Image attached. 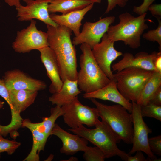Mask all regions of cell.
<instances>
[{
    "label": "cell",
    "instance_id": "cell-1",
    "mask_svg": "<svg viewBox=\"0 0 161 161\" xmlns=\"http://www.w3.org/2000/svg\"><path fill=\"white\" fill-rule=\"evenodd\" d=\"M49 46L54 51L59 66L61 78L76 80L77 64L76 51L71 37L72 31L63 26L47 25Z\"/></svg>",
    "mask_w": 161,
    "mask_h": 161
},
{
    "label": "cell",
    "instance_id": "cell-2",
    "mask_svg": "<svg viewBox=\"0 0 161 161\" xmlns=\"http://www.w3.org/2000/svg\"><path fill=\"white\" fill-rule=\"evenodd\" d=\"M95 126L94 129H91L80 125L77 128L68 130L99 148L103 152L105 159L117 156L123 160L127 161L128 154L120 149L117 145L121 140L106 122L102 119L101 121L99 120Z\"/></svg>",
    "mask_w": 161,
    "mask_h": 161
},
{
    "label": "cell",
    "instance_id": "cell-3",
    "mask_svg": "<svg viewBox=\"0 0 161 161\" xmlns=\"http://www.w3.org/2000/svg\"><path fill=\"white\" fill-rule=\"evenodd\" d=\"M146 13L135 17L126 12L120 14V21L114 25H111L106 32L108 38L114 42L122 41L124 44L133 49L138 48L141 45V36L148 28L145 23Z\"/></svg>",
    "mask_w": 161,
    "mask_h": 161
},
{
    "label": "cell",
    "instance_id": "cell-4",
    "mask_svg": "<svg viewBox=\"0 0 161 161\" xmlns=\"http://www.w3.org/2000/svg\"><path fill=\"white\" fill-rule=\"evenodd\" d=\"M80 69L78 72L77 81L79 88L85 93L97 90L111 80L103 72L95 61L92 49L85 43L81 44Z\"/></svg>",
    "mask_w": 161,
    "mask_h": 161
},
{
    "label": "cell",
    "instance_id": "cell-5",
    "mask_svg": "<svg viewBox=\"0 0 161 161\" xmlns=\"http://www.w3.org/2000/svg\"><path fill=\"white\" fill-rule=\"evenodd\" d=\"M96 106L99 117L105 121L117 136L124 142L132 144L133 133L131 114L122 106H111L90 99Z\"/></svg>",
    "mask_w": 161,
    "mask_h": 161
},
{
    "label": "cell",
    "instance_id": "cell-6",
    "mask_svg": "<svg viewBox=\"0 0 161 161\" xmlns=\"http://www.w3.org/2000/svg\"><path fill=\"white\" fill-rule=\"evenodd\" d=\"M153 71L129 67L114 74L117 87L127 100L136 102Z\"/></svg>",
    "mask_w": 161,
    "mask_h": 161
},
{
    "label": "cell",
    "instance_id": "cell-7",
    "mask_svg": "<svg viewBox=\"0 0 161 161\" xmlns=\"http://www.w3.org/2000/svg\"><path fill=\"white\" fill-rule=\"evenodd\" d=\"M61 108L64 122L71 129L83 125L88 127L94 126L99 120L97 108L83 105L77 97Z\"/></svg>",
    "mask_w": 161,
    "mask_h": 161
},
{
    "label": "cell",
    "instance_id": "cell-8",
    "mask_svg": "<svg viewBox=\"0 0 161 161\" xmlns=\"http://www.w3.org/2000/svg\"><path fill=\"white\" fill-rule=\"evenodd\" d=\"M132 109L131 114L133 125V146L128 154L131 155L137 151H140L148 156L147 161H161V158L157 157L151 150L148 144V135L152 133L144 121L140 111V106L134 102H132Z\"/></svg>",
    "mask_w": 161,
    "mask_h": 161
},
{
    "label": "cell",
    "instance_id": "cell-9",
    "mask_svg": "<svg viewBox=\"0 0 161 161\" xmlns=\"http://www.w3.org/2000/svg\"><path fill=\"white\" fill-rule=\"evenodd\" d=\"M36 23V21L32 19L26 28L17 31L16 39L12 44L15 52L26 53L49 46L47 33L38 30Z\"/></svg>",
    "mask_w": 161,
    "mask_h": 161
},
{
    "label": "cell",
    "instance_id": "cell-10",
    "mask_svg": "<svg viewBox=\"0 0 161 161\" xmlns=\"http://www.w3.org/2000/svg\"><path fill=\"white\" fill-rule=\"evenodd\" d=\"M115 19L114 16H111L100 18L94 22H86L83 25L81 32L73 38L72 41L73 44L77 46L85 43L92 49L100 42L109 27L114 22Z\"/></svg>",
    "mask_w": 161,
    "mask_h": 161
},
{
    "label": "cell",
    "instance_id": "cell-11",
    "mask_svg": "<svg viewBox=\"0 0 161 161\" xmlns=\"http://www.w3.org/2000/svg\"><path fill=\"white\" fill-rule=\"evenodd\" d=\"M101 39V41L92 49V52L96 62L107 77L111 80H114L111 65L123 54L115 49L114 42L108 38L106 33Z\"/></svg>",
    "mask_w": 161,
    "mask_h": 161
},
{
    "label": "cell",
    "instance_id": "cell-12",
    "mask_svg": "<svg viewBox=\"0 0 161 161\" xmlns=\"http://www.w3.org/2000/svg\"><path fill=\"white\" fill-rule=\"evenodd\" d=\"M52 0H22L26 5L16 8L18 21H26L37 19L47 25L56 27L58 25L50 18L48 5Z\"/></svg>",
    "mask_w": 161,
    "mask_h": 161
},
{
    "label": "cell",
    "instance_id": "cell-13",
    "mask_svg": "<svg viewBox=\"0 0 161 161\" xmlns=\"http://www.w3.org/2000/svg\"><path fill=\"white\" fill-rule=\"evenodd\" d=\"M13 111L11 112L10 125L14 128L20 127L23 119L20 113L32 104L36 97L38 91L27 90H9Z\"/></svg>",
    "mask_w": 161,
    "mask_h": 161
},
{
    "label": "cell",
    "instance_id": "cell-14",
    "mask_svg": "<svg viewBox=\"0 0 161 161\" xmlns=\"http://www.w3.org/2000/svg\"><path fill=\"white\" fill-rule=\"evenodd\" d=\"M3 80L9 90L38 91L45 89L47 86L44 81L32 78L18 69L6 72Z\"/></svg>",
    "mask_w": 161,
    "mask_h": 161
},
{
    "label": "cell",
    "instance_id": "cell-15",
    "mask_svg": "<svg viewBox=\"0 0 161 161\" xmlns=\"http://www.w3.org/2000/svg\"><path fill=\"white\" fill-rule=\"evenodd\" d=\"M155 51L151 54L143 52L137 53L134 56L131 53L126 52L122 59L111 66L113 71L118 72L127 67L139 68L155 71L154 61L157 55Z\"/></svg>",
    "mask_w": 161,
    "mask_h": 161
},
{
    "label": "cell",
    "instance_id": "cell-16",
    "mask_svg": "<svg viewBox=\"0 0 161 161\" xmlns=\"http://www.w3.org/2000/svg\"><path fill=\"white\" fill-rule=\"evenodd\" d=\"M38 50L40 53L41 60L46 69L47 75L51 81L49 92L52 94H54L60 90L63 83L60 77L55 55L49 46Z\"/></svg>",
    "mask_w": 161,
    "mask_h": 161
},
{
    "label": "cell",
    "instance_id": "cell-17",
    "mask_svg": "<svg viewBox=\"0 0 161 161\" xmlns=\"http://www.w3.org/2000/svg\"><path fill=\"white\" fill-rule=\"evenodd\" d=\"M58 137L62 143L60 150L61 153L72 155L79 151H84L88 147V141L77 134H71L62 129L55 123L51 132V135Z\"/></svg>",
    "mask_w": 161,
    "mask_h": 161
},
{
    "label": "cell",
    "instance_id": "cell-18",
    "mask_svg": "<svg viewBox=\"0 0 161 161\" xmlns=\"http://www.w3.org/2000/svg\"><path fill=\"white\" fill-rule=\"evenodd\" d=\"M83 97L86 99L95 98L112 101L120 104L131 113L132 104L126 99L118 90L116 81L112 80L106 86L95 91L85 93Z\"/></svg>",
    "mask_w": 161,
    "mask_h": 161
},
{
    "label": "cell",
    "instance_id": "cell-19",
    "mask_svg": "<svg viewBox=\"0 0 161 161\" xmlns=\"http://www.w3.org/2000/svg\"><path fill=\"white\" fill-rule=\"evenodd\" d=\"M21 127L29 129L32 134L33 138L31 150L23 161H39V153L44 150L48 137L43 131L40 123H34L28 119H23Z\"/></svg>",
    "mask_w": 161,
    "mask_h": 161
},
{
    "label": "cell",
    "instance_id": "cell-20",
    "mask_svg": "<svg viewBox=\"0 0 161 161\" xmlns=\"http://www.w3.org/2000/svg\"><path fill=\"white\" fill-rule=\"evenodd\" d=\"M94 4L92 3L82 9L61 15L51 13L49 16L58 25L70 29L76 36L80 32L82 20L86 13L92 9Z\"/></svg>",
    "mask_w": 161,
    "mask_h": 161
},
{
    "label": "cell",
    "instance_id": "cell-21",
    "mask_svg": "<svg viewBox=\"0 0 161 161\" xmlns=\"http://www.w3.org/2000/svg\"><path fill=\"white\" fill-rule=\"evenodd\" d=\"M81 92L77 80L66 79L63 82L60 90L52 94L48 100L52 105L61 107L77 97Z\"/></svg>",
    "mask_w": 161,
    "mask_h": 161
},
{
    "label": "cell",
    "instance_id": "cell-22",
    "mask_svg": "<svg viewBox=\"0 0 161 161\" xmlns=\"http://www.w3.org/2000/svg\"><path fill=\"white\" fill-rule=\"evenodd\" d=\"M101 1V0H52L48 4V11L49 13L60 12L64 14Z\"/></svg>",
    "mask_w": 161,
    "mask_h": 161
},
{
    "label": "cell",
    "instance_id": "cell-23",
    "mask_svg": "<svg viewBox=\"0 0 161 161\" xmlns=\"http://www.w3.org/2000/svg\"><path fill=\"white\" fill-rule=\"evenodd\" d=\"M160 87L161 73L154 71L143 86L136 103L140 106L147 104Z\"/></svg>",
    "mask_w": 161,
    "mask_h": 161
},
{
    "label": "cell",
    "instance_id": "cell-24",
    "mask_svg": "<svg viewBox=\"0 0 161 161\" xmlns=\"http://www.w3.org/2000/svg\"><path fill=\"white\" fill-rule=\"evenodd\" d=\"M63 112L61 108L57 106L50 109V115L47 117L42 118V121L40 122L41 127L45 135L48 137L57 119L62 116Z\"/></svg>",
    "mask_w": 161,
    "mask_h": 161
},
{
    "label": "cell",
    "instance_id": "cell-25",
    "mask_svg": "<svg viewBox=\"0 0 161 161\" xmlns=\"http://www.w3.org/2000/svg\"><path fill=\"white\" fill-rule=\"evenodd\" d=\"M140 111L143 117L153 118L161 121V106L149 103L145 105L140 106Z\"/></svg>",
    "mask_w": 161,
    "mask_h": 161
},
{
    "label": "cell",
    "instance_id": "cell-26",
    "mask_svg": "<svg viewBox=\"0 0 161 161\" xmlns=\"http://www.w3.org/2000/svg\"><path fill=\"white\" fill-rule=\"evenodd\" d=\"M83 157L87 161H103L105 159L104 154L102 151L96 146H88L83 151Z\"/></svg>",
    "mask_w": 161,
    "mask_h": 161
},
{
    "label": "cell",
    "instance_id": "cell-27",
    "mask_svg": "<svg viewBox=\"0 0 161 161\" xmlns=\"http://www.w3.org/2000/svg\"><path fill=\"white\" fill-rule=\"evenodd\" d=\"M20 142L16 141L15 139L10 140L5 139L0 135V159L1 154L6 152L9 155H11L21 145Z\"/></svg>",
    "mask_w": 161,
    "mask_h": 161
},
{
    "label": "cell",
    "instance_id": "cell-28",
    "mask_svg": "<svg viewBox=\"0 0 161 161\" xmlns=\"http://www.w3.org/2000/svg\"><path fill=\"white\" fill-rule=\"evenodd\" d=\"M159 24L156 29L148 31L143 35V38L149 41L157 42L159 45V49H161V21L160 19H157Z\"/></svg>",
    "mask_w": 161,
    "mask_h": 161
},
{
    "label": "cell",
    "instance_id": "cell-29",
    "mask_svg": "<svg viewBox=\"0 0 161 161\" xmlns=\"http://www.w3.org/2000/svg\"><path fill=\"white\" fill-rule=\"evenodd\" d=\"M148 144L151 150L153 153L161 156V135L148 138Z\"/></svg>",
    "mask_w": 161,
    "mask_h": 161
},
{
    "label": "cell",
    "instance_id": "cell-30",
    "mask_svg": "<svg viewBox=\"0 0 161 161\" xmlns=\"http://www.w3.org/2000/svg\"><path fill=\"white\" fill-rule=\"evenodd\" d=\"M0 96L3 97L8 104L11 112L13 111L11 103L9 90L7 89L4 80L0 79Z\"/></svg>",
    "mask_w": 161,
    "mask_h": 161
},
{
    "label": "cell",
    "instance_id": "cell-31",
    "mask_svg": "<svg viewBox=\"0 0 161 161\" xmlns=\"http://www.w3.org/2000/svg\"><path fill=\"white\" fill-rule=\"evenodd\" d=\"M155 0H143V3L138 6H134L133 11L136 13L140 15L146 13L148 7Z\"/></svg>",
    "mask_w": 161,
    "mask_h": 161
},
{
    "label": "cell",
    "instance_id": "cell-32",
    "mask_svg": "<svg viewBox=\"0 0 161 161\" xmlns=\"http://www.w3.org/2000/svg\"><path fill=\"white\" fill-rule=\"evenodd\" d=\"M108 5L105 13H108L112 10L117 5L120 7H124L126 4L128 0H107Z\"/></svg>",
    "mask_w": 161,
    "mask_h": 161
},
{
    "label": "cell",
    "instance_id": "cell-33",
    "mask_svg": "<svg viewBox=\"0 0 161 161\" xmlns=\"http://www.w3.org/2000/svg\"><path fill=\"white\" fill-rule=\"evenodd\" d=\"M149 10L152 15L157 19H160L161 16V4H152L148 7Z\"/></svg>",
    "mask_w": 161,
    "mask_h": 161
},
{
    "label": "cell",
    "instance_id": "cell-34",
    "mask_svg": "<svg viewBox=\"0 0 161 161\" xmlns=\"http://www.w3.org/2000/svg\"><path fill=\"white\" fill-rule=\"evenodd\" d=\"M140 151H137L134 156H132L128 154L127 156V161H147L142 152Z\"/></svg>",
    "mask_w": 161,
    "mask_h": 161
},
{
    "label": "cell",
    "instance_id": "cell-35",
    "mask_svg": "<svg viewBox=\"0 0 161 161\" xmlns=\"http://www.w3.org/2000/svg\"><path fill=\"white\" fill-rule=\"evenodd\" d=\"M149 103L161 106V87L158 89L153 95Z\"/></svg>",
    "mask_w": 161,
    "mask_h": 161
},
{
    "label": "cell",
    "instance_id": "cell-36",
    "mask_svg": "<svg viewBox=\"0 0 161 161\" xmlns=\"http://www.w3.org/2000/svg\"><path fill=\"white\" fill-rule=\"evenodd\" d=\"M155 71L161 73V52H158L154 61Z\"/></svg>",
    "mask_w": 161,
    "mask_h": 161
},
{
    "label": "cell",
    "instance_id": "cell-37",
    "mask_svg": "<svg viewBox=\"0 0 161 161\" xmlns=\"http://www.w3.org/2000/svg\"><path fill=\"white\" fill-rule=\"evenodd\" d=\"M5 2L10 6H15L16 8L18 7L21 5V0H4Z\"/></svg>",
    "mask_w": 161,
    "mask_h": 161
},
{
    "label": "cell",
    "instance_id": "cell-38",
    "mask_svg": "<svg viewBox=\"0 0 161 161\" xmlns=\"http://www.w3.org/2000/svg\"><path fill=\"white\" fill-rule=\"evenodd\" d=\"M78 159L75 157H71L69 159L67 160H63L62 161H78Z\"/></svg>",
    "mask_w": 161,
    "mask_h": 161
},
{
    "label": "cell",
    "instance_id": "cell-39",
    "mask_svg": "<svg viewBox=\"0 0 161 161\" xmlns=\"http://www.w3.org/2000/svg\"><path fill=\"white\" fill-rule=\"evenodd\" d=\"M4 102L0 100V109L4 106Z\"/></svg>",
    "mask_w": 161,
    "mask_h": 161
}]
</instances>
